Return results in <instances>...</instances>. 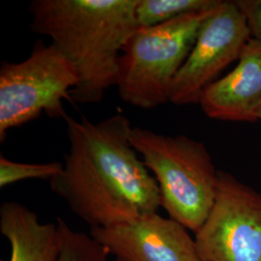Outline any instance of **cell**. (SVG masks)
Instances as JSON below:
<instances>
[{"instance_id":"9","label":"cell","mask_w":261,"mask_h":261,"mask_svg":"<svg viewBox=\"0 0 261 261\" xmlns=\"http://www.w3.org/2000/svg\"><path fill=\"white\" fill-rule=\"evenodd\" d=\"M198 105L209 118L255 122L261 116V43L251 39L229 74L207 86Z\"/></svg>"},{"instance_id":"6","label":"cell","mask_w":261,"mask_h":261,"mask_svg":"<svg viewBox=\"0 0 261 261\" xmlns=\"http://www.w3.org/2000/svg\"><path fill=\"white\" fill-rule=\"evenodd\" d=\"M202 261H261V194L219 171L214 205L196 233Z\"/></svg>"},{"instance_id":"13","label":"cell","mask_w":261,"mask_h":261,"mask_svg":"<svg viewBox=\"0 0 261 261\" xmlns=\"http://www.w3.org/2000/svg\"><path fill=\"white\" fill-rule=\"evenodd\" d=\"M63 169V163L51 162L47 164H24L0 157V188L15 184L25 179L51 180Z\"/></svg>"},{"instance_id":"12","label":"cell","mask_w":261,"mask_h":261,"mask_svg":"<svg viewBox=\"0 0 261 261\" xmlns=\"http://www.w3.org/2000/svg\"><path fill=\"white\" fill-rule=\"evenodd\" d=\"M56 223L61 242L57 261H108L110 252L90 234L74 230L61 218Z\"/></svg>"},{"instance_id":"2","label":"cell","mask_w":261,"mask_h":261,"mask_svg":"<svg viewBox=\"0 0 261 261\" xmlns=\"http://www.w3.org/2000/svg\"><path fill=\"white\" fill-rule=\"evenodd\" d=\"M138 0H34L30 28L50 38L71 61L79 84L71 92L81 103L101 102L116 86L119 59L133 33Z\"/></svg>"},{"instance_id":"11","label":"cell","mask_w":261,"mask_h":261,"mask_svg":"<svg viewBox=\"0 0 261 261\" xmlns=\"http://www.w3.org/2000/svg\"><path fill=\"white\" fill-rule=\"evenodd\" d=\"M220 0H138L136 18L140 28H150L184 14L209 9Z\"/></svg>"},{"instance_id":"7","label":"cell","mask_w":261,"mask_h":261,"mask_svg":"<svg viewBox=\"0 0 261 261\" xmlns=\"http://www.w3.org/2000/svg\"><path fill=\"white\" fill-rule=\"evenodd\" d=\"M251 39L247 21L233 1L221 0L202 24L190 56L175 76L169 102L175 106L199 103L206 87L239 60Z\"/></svg>"},{"instance_id":"10","label":"cell","mask_w":261,"mask_h":261,"mask_svg":"<svg viewBox=\"0 0 261 261\" xmlns=\"http://www.w3.org/2000/svg\"><path fill=\"white\" fill-rule=\"evenodd\" d=\"M0 232L11 247L9 261H57L61 246L57 223H41L27 206L2 203Z\"/></svg>"},{"instance_id":"4","label":"cell","mask_w":261,"mask_h":261,"mask_svg":"<svg viewBox=\"0 0 261 261\" xmlns=\"http://www.w3.org/2000/svg\"><path fill=\"white\" fill-rule=\"evenodd\" d=\"M220 2L159 25L139 28L133 33L119 59L116 83L125 103L151 110L169 102L175 76L190 56L202 24Z\"/></svg>"},{"instance_id":"1","label":"cell","mask_w":261,"mask_h":261,"mask_svg":"<svg viewBox=\"0 0 261 261\" xmlns=\"http://www.w3.org/2000/svg\"><path fill=\"white\" fill-rule=\"evenodd\" d=\"M69 150L53 192L93 227L125 224L158 212V183L130 140L132 123L116 113L94 123L66 117Z\"/></svg>"},{"instance_id":"3","label":"cell","mask_w":261,"mask_h":261,"mask_svg":"<svg viewBox=\"0 0 261 261\" xmlns=\"http://www.w3.org/2000/svg\"><path fill=\"white\" fill-rule=\"evenodd\" d=\"M130 143L158 183L161 207L195 234L217 196L219 171L205 145L186 136H166L133 127Z\"/></svg>"},{"instance_id":"8","label":"cell","mask_w":261,"mask_h":261,"mask_svg":"<svg viewBox=\"0 0 261 261\" xmlns=\"http://www.w3.org/2000/svg\"><path fill=\"white\" fill-rule=\"evenodd\" d=\"M90 235L121 261H200L186 227L158 212L130 223L93 227Z\"/></svg>"},{"instance_id":"16","label":"cell","mask_w":261,"mask_h":261,"mask_svg":"<svg viewBox=\"0 0 261 261\" xmlns=\"http://www.w3.org/2000/svg\"><path fill=\"white\" fill-rule=\"evenodd\" d=\"M260 119H261V116H260Z\"/></svg>"},{"instance_id":"14","label":"cell","mask_w":261,"mask_h":261,"mask_svg":"<svg viewBox=\"0 0 261 261\" xmlns=\"http://www.w3.org/2000/svg\"><path fill=\"white\" fill-rule=\"evenodd\" d=\"M233 2L247 21L251 38L261 43V0H235Z\"/></svg>"},{"instance_id":"15","label":"cell","mask_w":261,"mask_h":261,"mask_svg":"<svg viewBox=\"0 0 261 261\" xmlns=\"http://www.w3.org/2000/svg\"><path fill=\"white\" fill-rule=\"evenodd\" d=\"M113 261H121V260H119V259H114V260Z\"/></svg>"},{"instance_id":"17","label":"cell","mask_w":261,"mask_h":261,"mask_svg":"<svg viewBox=\"0 0 261 261\" xmlns=\"http://www.w3.org/2000/svg\"><path fill=\"white\" fill-rule=\"evenodd\" d=\"M200 261H202V260H200Z\"/></svg>"},{"instance_id":"5","label":"cell","mask_w":261,"mask_h":261,"mask_svg":"<svg viewBox=\"0 0 261 261\" xmlns=\"http://www.w3.org/2000/svg\"><path fill=\"white\" fill-rule=\"evenodd\" d=\"M79 84L74 65L54 44L38 40L30 56L0 66V140L42 114L65 119L63 102Z\"/></svg>"}]
</instances>
